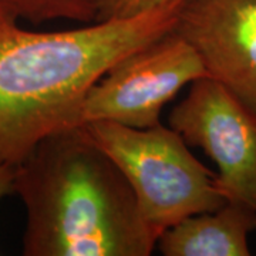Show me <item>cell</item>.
Instances as JSON below:
<instances>
[{
    "instance_id": "obj_1",
    "label": "cell",
    "mask_w": 256,
    "mask_h": 256,
    "mask_svg": "<svg viewBox=\"0 0 256 256\" xmlns=\"http://www.w3.org/2000/svg\"><path fill=\"white\" fill-rule=\"evenodd\" d=\"M181 6L63 32H30L0 10V161L16 166L43 138L82 126L92 84L171 32Z\"/></svg>"
},
{
    "instance_id": "obj_2",
    "label": "cell",
    "mask_w": 256,
    "mask_h": 256,
    "mask_svg": "<svg viewBox=\"0 0 256 256\" xmlns=\"http://www.w3.org/2000/svg\"><path fill=\"white\" fill-rule=\"evenodd\" d=\"M23 255L148 256L158 238L131 185L82 126L43 138L14 166Z\"/></svg>"
},
{
    "instance_id": "obj_3",
    "label": "cell",
    "mask_w": 256,
    "mask_h": 256,
    "mask_svg": "<svg viewBox=\"0 0 256 256\" xmlns=\"http://www.w3.org/2000/svg\"><path fill=\"white\" fill-rule=\"evenodd\" d=\"M82 127L121 170L156 238L184 218L220 210L226 202L216 174L171 127L132 128L111 121Z\"/></svg>"
},
{
    "instance_id": "obj_4",
    "label": "cell",
    "mask_w": 256,
    "mask_h": 256,
    "mask_svg": "<svg viewBox=\"0 0 256 256\" xmlns=\"http://www.w3.org/2000/svg\"><path fill=\"white\" fill-rule=\"evenodd\" d=\"M208 76L196 50L174 28L130 53L94 82L82 126L111 121L132 128L161 124V111L186 84Z\"/></svg>"
},
{
    "instance_id": "obj_5",
    "label": "cell",
    "mask_w": 256,
    "mask_h": 256,
    "mask_svg": "<svg viewBox=\"0 0 256 256\" xmlns=\"http://www.w3.org/2000/svg\"><path fill=\"white\" fill-rule=\"evenodd\" d=\"M188 146H200L218 166L216 184L228 202L256 210V114L212 78L191 82L170 116Z\"/></svg>"
},
{
    "instance_id": "obj_6",
    "label": "cell",
    "mask_w": 256,
    "mask_h": 256,
    "mask_svg": "<svg viewBox=\"0 0 256 256\" xmlns=\"http://www.w3.org/2000/svg\"><path fill=\"white\" fill-rule=\"evenodd\" d=\"M174 30L196 50L208 76L256 114V0H186Z\"/></svg>"
},
{
    "instance_id": "obj_7",
    "label": "cell",
    "mask_w": 256,
    "mask_h": 256,
    "mask_svg": "<svg viewBox=\"0 0 256 256\" xmlns=\"http://www.w3.org/2000/svg\"><path fill=\"white\" fill-rule=\"evenodd\" d=\"M255 229V210L226 201L165 229L156 245L165 256H248V236Z\"/></svg>"
},
{
    "instance_id": "obj_8",
    "label": "cell",
    "mask_w": 256,
    "mask_h": 256,
    "mask_svg": "<svg viewBox=\"0 0 256 256\" xmlns=\"http://www.w3.org/2000/svg\"><path fill=\"white\" fill-rule=\"evenodd\" d=\"M0 10L16 20L44 23L48 20L96 22V0H0Z\"/></svg>"
},
{
    "instance_id": "obj_9",
    "label": "cell",
    "mask_w": 256,
    "mask_h": 256,
    "mask_svg": "<svg viewBox=\"0 0 256 256\" xmlns=\"http://www.w3.org/2000/svg\"><path fill=\"white\" fill-rule=\"evenodd\" d=\"M185 2L186 0H96V22L134 18L151 10Z\"/></svg>"
},
{
    "instance_id": "obj_10",
    "label": "cell",
    "mask_w": 256,
    "mask_h": 256,
    "mask_svg": "<svg viewBox=\"0 0 256 256\" xmlns=\"http://www.w3.org/2000/svg\"><path fill=\"white\" fill-rule=\"evenodd\" d=\"M14 166L0 161V200L13 191Z\"/></svg>"
}]
</instances>
